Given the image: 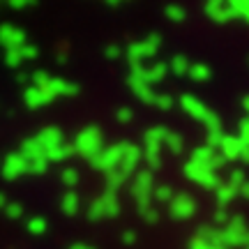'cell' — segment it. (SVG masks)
Masks as SVG:
<instances>
[{"label":"cell","mask_w":249,"mask_h":249,"mask_svg":"<svg viewBox=\"0 0 249 249\" xmlns=\"http://www.w3.org/2000/svg\"><path fill=\"white\" fill-rule=\"evenodd\" d=\"M178 104L189 118H194L196 123L205 124L208 132H222V118L217 116L203 99H198L196 95L187 92V95H182V97L178 99Z\"/></svg>","instance_id":"1"},{"label":"cell","mask_w":249,"mask_h":249,"mask_svg":"<svg viewBox=\"0 0 249 249\" xmlns=\"http://www.w3.org/2000/svg\"><path fill=\"white\" fill-rule=\"evenodd\" d=\"M132 196L134 201H136V210H139V214L143 213V210H148V208H152L155 205V201H152V192H155V173H152L150 169H139L136 173L132 176Z\"/></svg>","instance_id":"2"},{"label":"cell","mask_w":249,"mask_h":249,"mask_svg":"<svg viewBox=\"0 0 249 249\" xmlns=\"http://www.w3.org/2000/svg\"><path fill=\"white\" fill-rule=\"evenodd\" d=\"M74 152L76 155H81V157H86V160H92L95 155H99V152L104 150V134H102V129L99 127H95V124H90V127H83L76 136H74Z\"/></svg>","instance_id":"3"},{"label":"cell","mask_w":249,"mask_h":249,"mask_svg":"<svg viewBox=\"0 0 249 249\" xmlns=\"http://www.w3.org/2000/svg\"><path fill=\"white\" fill-rule=\"evenodd\" d=\"M160 46H161V35L160 33H150V35L143 37V39H134V42H129L127 49H124V55H127L129 65H141L145 58L157 55Z\"/></svg>","instance_id":"4"},{"label":"cell","mask_w":249,"mask_h":249,"mask_svg":"<svg viewBox=\"0 0 249 249\" xmlns=\"http://www.w3.org/2000/svg\"><path fill=\"white\" fill-rule=\"evenodd\" d=\"M222 240L226 249H245L249 240V229L242 214H233L231 222L222 229Z\"/></svg>","instance_id":"5"},{"label":"cell","mask_w":249,"mask_h":249,"mask_svg":"<svg viewBox=\"0 0 249 249\" xmlns=\"http://www.w3.org/2000/svg\"><path fill=\"white\" fill-rule=\"evenodd\" d=\"M124 148H127V141L104 145V150L90 160V166H92L95 171H102L104 176H107V173H111V171H116L118 166H120V161H123Z\"/></svg>","instance_id":"6"},{"label":"cell","mask_w":249,"mask_h":249,"mask_svg":"<svg viewBox=\"0 0 249 249\" xmlns=\"http://www.w3.org/2000/svg\"><path fill=\"white\" fill-rule=\"evenodd\" d=\"M166 74H169V62L164 60H155L152 65H143V62L141 65H129V76L143 81L148 86H155V83L164 81Z\"/></svg>","instance_id":"7"},{"label":"cell","mask_w":249,"mask_h":249,"mask_svg":"<svg viewBox=\"0 0 249 249\" xmlns=\"http://www.w3.org/2000/svg\"><path fill=\"white\" fill-rule=\"evenodd\" d=\"M182 173H185L187 180H192V182H196L198 187L210 189V192H214L217 187L222 185V180H219V176H217V171L205 169V166L194 164V161H187L185 166H182Z\"/></svg>","instance_id":"8"},{"label":"cell","mask_w":249,"mask_h":249,"mask_svg":"<svg viewBox=\"0 0 249 249\" xmlns=\"http://www.w3.org/2000/svg\"><path fill=\"white\" fill-rule=\"evenodd\" d=\"M198 210V203H196V198L192 194H187V192H178V194L173 196V201L169 203V214L173 219H178V222H185V219H192Z\"/></svg>","instance_id":"9"},{"label":"cell","mask_w":249,"mask_h":249,"mask_svg":"<svg viewBox=\"0 0 249 249\" xmlns=\"http://www.w3.org/2000/svg\"><path fill=\"white\" fill-rule=\"evenodd\" d=\"M189 161H194V164H201V166H205V169L210 171H217L224 166V157L219 155V150H214V148H210V145H198V148H194L192 150V157H189Z\"/></svg>","instance_id":"10"},{"label":"cell","mask_w":249,"mask_h":249,"mask_svg":"<svg viewBox=\"0 0 249 249\" xmlns=\"http://www.w3.org/2000/svg\"><path fill=\"white\" fill-rule=\"evenodd\" d=\"M28 44V33L21 26L14 23H0V46L9 51V49H18V46Z\"/></svg>","instance_id":"11"},{"label":"cell","mask_w":249,"mask_h":249,"mask_svg":"<svg viewBox=\"0 0 249 249\" xmlns=\"http://www.w3.org/2000/svg\"><path fill=\"white\" fill-rule=\"evenodd\" d=\"M2 178L5 180H18L21 176L28 173V160L21 155V152H9L7 157L2 160Z\"/></svg>","instance_id":"12"},{"label":"cell","mask_w":249,"mask_h":249,"mask_svg":"<svg viewBox=\"0 0 249 249\" xmlns=\"http://www.w3.org/2000/svg\"><path fill=\"white\" fill-rule=\"evenodd\" d=\"M37 55H39V49H37L35 44H23V46H18V49L5 51V65L12 67V70H17V67H21L23 62L35 60Z\"/></svg>","instance_id":"13"},{"label":"cell","mask_w":249,"mask_h":249,"mask_svg":"<svg viewBox=\"0 0 249 249\" xmlns=\"http://www.w3.org/2000/svg\"><path fill=\"white\" fill-rule=\"evenodd\" d=\"M143 161V148H139L136 143H129L127 141V148H124V155H123V161L118 169L123 171L127 178H132L134 173L139 171V164Z\"/></svg>","instance_id":"14"},{"label":"cell","mask_w":249,"mask_h":249,"mask_svg":"<svg viewBox=\"0 0 249 249\" xmlns=\"http://www.w3.org/2000/svg\"><path fill=\"white\" fill-rule=\"evenodd\" d=\"M37 143L44 148V155L49 150H53V148H58V145H62L65 141V134H62L60 127H53V124H49V127H42L39 132H37Z\"/></svg>","instance_id":"15"},{"label":"cell","mask_w":249,"mask_h":249,"mask_svg":"<svg viewBox=\"0 0 249 249\" xmlns=\"http://www.w3.org/2000/svg\"><path fill=\"white\" fill-rule=\"evenodd\" d=\"M49 92H51V97H74V95H79V83H74L70 79H62V76H51V81L44 86Z\"/></svg>","instance_id":"16"},{"label":"cell","mask_w":249,"mask_h":249,"mask_svg":"<svg viewBox=\"0 0 249 249\" xmlns=\"http://www.w3.org/2000/svg\"><path fill=\"white\" fill-rule=\"evenodd\" d=\"M219 155H222L226 161H240V155L245 150V143H242L240 136H233V134H224L222 143H219Z\"/></svg>","instance_id":"17"},{"label":"cell","mask_w":249,"mask_h":249,"mask_svg":"<svg viewBox=\"0 0 249 249\" xmlns=\"http://www.w3.org/2000/svg\"><path fill=\"white\" fill-rule=\"evenodd\" d=\"M203 12L213 23H229V21H233L231 5H229L226 0H210V2H205Z\"/></svg>","instance_id":"18"},{"label":"cell","mask_w":249,"mask_h":249,"mask_svg":"<svg viewBox=\"0 0 249 249\" xmlns=\"http://www.w3.org/2000/svg\"><path fill=\"white\" fill-rule=\"evenodd\" d=\"M23 102H26L28 108H44L53 102V97H51V92H49L46 88L28 86V88L23 90Z\"/></svg>","instance_id":"19"},{"label":"cell","mask_w":249,"mask_h":249,"mask_svg":"<svg viewBox=\"0 0 249 249\" xmlns=\"http://www.w3.org/2000/svg\"><path fill=\"white\" fill-rule=\"evenodd\" d=\"M127 86H129V90L134 92V97L139 99V102H143V104H155V99H157V92L152 90V86H148V83H143V81L134 79V76H127Z\"/></svg>","instance_id":"20"},{"label":"cell","mask_w":249,"mask_h":249,"mask_svg":"<svg viewBox=\"0 0 249 249\" xmlns=\"http://www.w3.org/2000/svg\"><path fill=\"white\" fill-rule=\"evenodd\" d=\"M196 238L201 240L210 242L213 247H224V240H222V229H217L214 224H201L196 229Z\"/></svg>","instance_id":"21"},{"label":"cell","mask_w":249,"mask_h":249,"mask_svg":"<svg viewBox=\"0 0 249 249\" xmlns=\"http://www.w3.org/2000/svg\"><path fill=\"white\" fill-rule=\"evenodd\" d=\"M235 196H240V192H238L235 187H231L229 182H222V185L214 189V201H217V208H224V210L235 201Z\"/></svg>","instance_id":"22"},{"label":"cell","mask_w":249,"mask_h":249,"mask_svg":"<svg viewBox=\"0 0 249 249\" xmlns=\"http://www.w3.org/2000/svg\"><path fill=\"white\" fill-rule=\"evenodd\" d=\"M60 210L62 214H67V217H74V214L81 213V196L74 192V189H70V192H65L60 198Z\"/></svg>","instance_id":"23"},{"label":"cell","mask_w":249,"mask_h":249,"mask_svg":"<svg viewBox=\"0 0 249 249\" xmlns=\"http://www.w3.org/2000/svg\"><path fill=\"white\" fill-rule=\"evenodd\" d=\"M18 152L26 157L28 161H33V160H46V155H44V148L37 143L35 136H30V139H26V141L21 143V148H18Z\"/></svg>","instance_id":"24"},{"label":"cell","mask_w":249,"mask_h":249,"mask_svg":"<svg viewBox=\"0 0 249 249\" xmlns=\"http://www.w3.org/2000/svg\"><path fill=\"white\" fill-rule=\"evenodd\" d=\"M166 127L161 124H155V127H148L143 132V145H157V148H164V139H166Z\"/></svg>","instance_id":"25"},{"label":"cell","mask_w":249,"mask_h":249,"mask_svg":"<svg viewBox=\"0 0 249 249\" xmlns=\"http://www.w3.org/2000/svg\"><path fill=\"white\" fill-rule=\"evenodd\" d=\"M99 198H102V205H104V217H107V219H113V217L120 214L123 208H120V198H118V194H113V192H104Z\"/></svg>","instance_id":"26"},{"label":"cell","mask_w":249,"mask_h":249,"mask_svg":"<svg viewBox=\"0 0 249 249\" xmlns=\"http://www.w3.org/2000/svg\"><path fill=\"white\" fill-rule=\"evenodd\" d=\"M187 76L194 81V83H205V81L213 79V70H210V65H205V62H192Z\"/></svg>","instance_id":"27"},{"label":"cell","mask_w":249,"mask_h":249,"mask_svg":"<svg viewBox=\"0 0 249 249\" xmlns=\"http://www.w3.org/2000/svg\"><path fill=\"white\" fill-rule=\"evenodd\" d=\"M71 155H76V152H74V145H71V143H62V145H58V148L46 152V161H49V164H60V161L70 160Z\"/></svg>","instance_id":"28"},{"label":"cell","mask_w":249,"mask_h":249,"mask_svg":"<svg viewBox=\"0 0 249 249\" xmlns=\"http://www.w3.org/2000/svg\"><path fill=\"white\" fill-rule=\"evenodd\" d=\"M143 161L148 164V169L155 173L161 166V148L157 145H143Z\"/></svg>","instance_id":"29"},{"label":"cell","mask_w":249,"mask_h":249,"mask_svg":"<svg viewBox=\"0 0 249 249\" xmlns=\"http://www.w3.org/2000/svg\"><path fill=\"white\" fill-rule=\"evenodd\" d=\"M189 67H192V62H189L187 55H182V53L171 55V60H169V71L171 74H176V76H187Z\"/></svg>","instance_id":"30"},{"label":"cell","mask_w":249,"mask_h":249,"mask_svg":"<svg viewBox=\"0 0 249 249\" xmlns=\"http://www.w3.org/2000/svg\"><path fill=\"white\" fill-rule=\"evenodd\" d=\"M127 176H124L120 169H116V171H111V173H107L104 176V182H107V192H113V194H118V189L123 185H127Z\"/></svg>","instance_id":"31"},{"label":"cell","mask_w":249,"mask_h":249,"mask_svg":"<svg viewBox=\"0 0 249 249\" xmlns=\"http://www.w3.org/2000/svg\"><path fill=\"white\" fill-rule=\"evenodd\" d=\"M26 231L30 233V235H44V233L49 231V222H46V217H39V214L28 217L26 219Z\"/></svg>","instance_id":"32"},{"label":"cell","mask_w":249,"mask_h":249,"mask_svg":"<svg viewBox=\"0 0 249 249\" xmlns=\"http://www.w3.org/2000/svg\"><path fill=\"white\" fill-rule=\"evenodd\" d=\"M173 196H176V192H173L171 185H155V192H152V201H155V203L169 205L171 201H173Z\"/></svg>","instance_id":"33"},{"label":"cell","mask_w":249,"mask_h":249,"mask_svg":"<svg viewBox=\"0 0 249 249\" xmlns=\"http://www.w3.org/2000/svg\"><path fill=\"white\" fill-rule=\"evenodd\" d=\"M231 17L249 23V0H231Z\"/></svg>","instance_id":"34"},{"label":"cell","mask_w":249,"mask_h":249,"mask_svg":"<svg viewBox=\"0 0 249 249\" xmlns=\"http://www.w3.org/2000/svg\"><path fill=\"white\" fill-rule=\"evenodd\" d=\"M60 180H62V185L67 187V189H74V187L79 185V180H81V173L76 166H65V169L60 171Z\"/></svg>","instance_id":"35"},{"label":"cell","mask_w":249,"mask_h":249,"mask_svg":"<svg viewBox=\"0 0 249 249\" xmlns=\"http://www.w3.org/2000/svg\"><path fill=\"white\" fill-rule=\"evenodd\" d=\"M86 217H88V222H102V219H107L104 217V205H102V198H92V203L86 208Z\"/></svg>","instance_id":"36"},{"label":"cell","mask_w":249,"mask_h":249,"mask_svg":"<svg viewBox=\"0 0 249 249\" xmlns=\"http://www.w3.org/2000/svg\"><path fill=\"white\" fill-rule=\"evenodd\" d=\"M164 145L169 148L173 155H180L182 152V148H185V139L180 136V134H176V132H166V139H164Z\"/></svg>","instance_id":"37"},{"label":"cell","mask_w":249,"mask_h":249,"mask_svg":"<svg viewBox=\"0 0 249 249\" xmlns=\"http://www.w3.org/2000/svg\"><path fill=\"white\" fill-rule=\"evenodd\" d=\"M164 17L169 18L171 23H182L187 18V9L182 5H166L164 7Z\"/></svg>","instance_id":"38"},{"label":"cell","mask_w":249,"mask_h":249,"mask_svg":"<svg viewBox=\"0 0 249 249\" xmlns=\"http://www.w3.org/2000/svg\"><path fill=\"white\" fill-rule=\"evenodd\" d=\"M152 107H157V111H171L176 107V97L171 92H157V99H155Z\"/></svg>","instance_id":"39"},{"label":"cell","mask_w":249,"mask_h":249,"mask_svg":"<svg viewBox=\"0 0 249 249\" xmlns=\"http://www.w3.org/2000/svg\"><path fill=\"white\" fill-rule=\"evenodd\" d=\"M226 182L240 192V187L247 182V176H245V171H242V169H231V173H229V180H226Z\"/></svg>","instance_id":"40"},{"label":"cell","mask_w":249,"mask_h":249,"mask_svg":"<svg viewBox=\"0 0 249 249\" xmlns=\"http://www.w3.org/2000/svg\"><path fill=\"white\" fill-rule=\"evenodd\" d=\"M2 213L7 214L9 219H23V205L17 203V201H9L7 208H5Z\"/></svg>","instance_id":"41"},{"label":"cell","mask_w":249,"mask_h":249,"mask_svg":"<svg viewBox=\"0 0 249 249\" xmlns=\"http://www.w3.org/2000/svg\"><path fill=\"white\" fill-rule=\"evenodd\" d=\"M49 171V161L46 160H33L28 161V173H33V176H42Z\"/></svg>","instance_id":"42"},{"label":"cell","mask_w":249,"mask_h":249,"mask_svg":"<svg viewBox=\"0 0 249 249\" xmlns=\"http://www.w3.org/2000/svg\"><path fill=\"white\" fill-rule=\"evenodd\" d=\"M231 222V214H229V210H224V208H217V210H214V214H213V224L214 226H217V229H219V226H226V224Z\"/></svg>","instance_id":"43"},{"label":"cell","mask_w":249,"mask_h":249,"mask_svg":"<svg viewBox=\"0 0 249 249\" xmlns=\"http://www.w3.org/2000/svg\"><path fill=\"white\" fill-rule=\"evenodd\" d=\"M141 217H143V222L145 224H157L160 222V210H157V205H152V208H148V210H143L141 213Z\"/></svg>","instance_id":"44"},{"label":"cell","mask_w":249,"mask_h":249,"mask_svg":"<svg viewBox=\"0 0 249 249\" xmlns=\"http://www.w3.org/2000/svg\"><path fill=\"white\" fill-rule=\"evenodd\" d=\"M116 120H118V123H123V124L132 123V120H134V111L129 107H120L116 111Z\"/></svg>","instance_id":"45"},{"label":"cell","mask_w":249,"mask_h":249,"mask_svg":"<svg viewBox=\"0 0 249 249\" xmlns=\"http://www.w3.org/2000/svg\"><path fill=\"white\" fill-rule=\"evenodd\" d=\"M104 55H107L108 60H118L120 55H124V49L120 44H108L107 49H104Z\"/></svg>","instance_id":"46"},{"label":"cell","mask_w":249,"mask_h":249,"mask_svg":"<svg viewBox=\"0 0 249 249\" xmlns=\"http://www.w3.org/2000/svg\"><path fill=\"white\" fill-rule=\"evenodd\" d=\"M238 129H240V132H238V136L242 139V143H245V145H249V118H242L240 123H238Z\"/></svg>","instance_id":"47"},{"label":"cell","mask_w":249,"mask_h":249,"mask_svg":"<svg viewBox=\"0 0 249 249\" xmlns=\"http://www.w3.org/2000/svg\"><path fill=\"white\" fill-rule=\"evenodd\" d=\"M120 240H123V245H127V247H132V245H136V240H139V233L134 231V229H127V231H123V235H120Z\"/></svg>","instance_id":"48"},{"label":"cell","mask_w":249,"mask_h":249,"mask_svg":"<svg viewBox=\"0 0 249 249\" xmlns=\"http://www.w3.org/2000/svg\"><path fill=\"white\" fill-rule=\"evenodd\" d=\"M7 7L9 9H28V7H35V0H7Z\"/></svg>","instance_id":"49"},{"label":"cell","mask_w":249,"mask_h":249,"mask_svg":"<svg viewBox=\"0 0 249 249\" xmlns=\"http://www.w3.org/2000/svg\"><path fill=\"white\" fill-rule=\"evenodd\" d=\"M189 249H214L213 245H210V242H205V240H201V238H192V240H189Z\"/></svg>","instance_id":"50"},{"label":"cell","mask_w":249,"mask_h":249,"mask_svg":"<svg viewBox=\"0 0 249 249\" xmlns=\"http://www.w3.org/2000/svg\"><path fill=\"white\" fill-rule=\"evenodd\" d=\"M55 60L60 62V65H65V62L70 60V55H67V49H58V55H55Z\"/></svg>","instance_id":"51"},{"label":"cell","mask_w":249,"mask_h":249,"mask_svg":"<svg viewBox=\"0 0 249 249\" xmlns=\"http://www.w3.org/2000/svg\"><path fill=\"white\" fill-rule=\"evenodd\" d=\"M7 203H9L7 194H2V192H0V210H5V208H7Z\"/></svg>","instance_id":"52"},{"label":"cell","mask_w":249,"mask_h":249,"mask_svg":"<svg viewBox=\"0 0 249 249\" xmlns=\"http://www.w3.org/2000/svg\"><path fill=\"white\" fill-rule=\"evenodd\" d=\"M240 196H245V198H247V201H249V180H247V182H245V185L240 187Z\"/></svg>","instance_id":"53"},{"label":"cell","mask_w":249,"mask_h":249,"mask_svg":"<svg viewBox=\"0 0 249 249\" xmlns=\"http://www.w3.org/2000/svg\"><path fill=\"white\" fill-rule=\"evenodd\" d=\"M28 79H30V74H26V71H18V74H17V81H18V83H26Z\"/></svg>","instance_id":"54"},{"label":"cell","mask_w":249,"mask_h":249,"mask_svg":"<svg viewBox=\"0 0 249 249\" xmlns=\"http://www.w3.org/2000/svg\"><path fill=\"white\" fill-rule=\"evenodd\" d=\"M70 249H95V247H90V245H86V242H74Z\"/></svg>","instance_id":"55"},{"label":"cell","mask_w":249,"mask_h":249,"mask_svg":"<svg viewBox=\"0 0 249 249\" xmlns=\"http://www.w3.org/2000/svg\"><path fill=\"white\" fill-rule=\"evenodd\" d=\"M107 5H108V7L116 9V7H123L124 2H123V0H107Z\"/></svg>","instance_id":"56"},{"label":"cell","mask_w":249,"mask_h":249,"mask_svg":"<svg viewBox=\"0 0 249 249\" xmlns=\"http://www.w3.org/2000/svg\"><path fill=\"white\" fill-rule=\"evenodd\" d=\"M240 161L249 164V145H245V150H242V155H240Z\"/></svg>","instance_id":"57"},{"label":"cell","mask_w":249,"mask_h":249,"mask_svg":"<svg viewBox=\"0 0 249 249\" xmlns=\"http://www.w3.org/2000/svg\"><path fill=\"white\" fill-rule=\"evenodd\" d=\"M242 111L247 113L245 118H249V95H247V97H242Z\"/></svg>","instance_id":"58"},{"label":"cell","mask_w":249,"mask_h":249,"mask_svg":"<svg viewBox=\"0 0 249 249\" xmlns=\"http://www.w3.org/2000/svg\"><path fill=\"white\" fill-rule=\"evenodd\" d=\"M214 249H226V247H214Z\"/></svg>","instance_id":"59"},{"label":"cell","mask_w":249,"mask_h":249,"mask_svg":"<svg viewBox=\"0 0 249 249\" xmlns=\"http://www.w3.org/2000/svg\"><path fill=\"white\" fill-rule=\"evenodd\" d=\"M245 249H249V240H247V247H245Z\"/></svg>","instance_id":"60"}]
</instances>
